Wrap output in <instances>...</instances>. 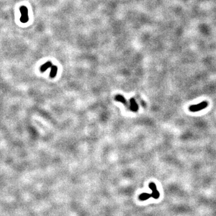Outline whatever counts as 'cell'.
<instances>
[{
    "mask_svg": "<svg viewBox=\"0 0 216 216\" xmlns=\"http://www.w3.org/2000/svg\"><path fill=\"white\" fill-rule=\"evenodd\" d=\"M208 105V103L207 102L203 101L198 105H191L189 107V110L190 111L192 112H199L201 110H203L205 109L206 107H207Z\"/></svg>",
    "mask_w": 216,
    "mask_h": 216,
    "instance_id": "obj_1",
    "label": "cell"
},
{
    "mask_svg": "<svg viewBox=\"0 0 216 216\" xmlns=\"http://www.w3.org/2000/svg\"><path fill=\"white\" fill-rule=\"evenodd\" d=\"M19 10L21 13V16L20 18L21 22L23 24H25L28 22L29 21V16H28V9L25 6H22L19 8Z\"/></svg>",
    "mask_w": 216,
    "mask_h": 216,
    "instance_id": "obj_2",
    "label": "cell"
},
{
    "mask_svg": "<svg viewBox=\"0 0 216 216\" xmlns=\"http://www.w3.org/2000/svg\"><path fill=\"white\" fill-rule=\"evenodd\" d=\"M149 187L152 190V194H151V198L157 199L160 197V193L157 189V186L154 183H150L149 184Z\"/></svg>",
    "mask_w": 216,
    "mask_h": 216,
    "instance_id": "obj_3",
    "label": "cell"
},
{
    "mask_svg": "<svg viewBox=\"0 0 216 216\" xmlns=\"http://www.w3.org/2000/svg\"><path fill=\"white\" fill-rule=\"evenodd\" d=\"M130 106L129 107V109L133 111V112H137L139 109V106L137 105L136 100L133 98H132V99L130 100Z\"/></svg>",
    "mask_w": 216,
    "mask_h": 216,
    "instance_id": "obj_4",
    "label": "cell"
},
{
    "mask_svg": "<svg viewBox=\"0 0 216 216\" xmlns=\"http://www.w3.org/2000/svg\"><path fill=\"white\" fill-rule=\"evenodd\" d=\"M115 99L117 102H121V103H123L124 105H125L126 106H128V104H127V102L126 99L122 95H116L115 98Z\"/></svg>",
    "mask_w": 216,
    "mask_h": 216,
    "instance_id": "obj_5",
    "label": "cell"
},
{
    "mask_svg": "<svg viewBox=\"0 0 216 216\" xmlns=\"http://www.w3.org/2000/svg\"><path fill=\"white\" fill-rule=\"evenodd\" d=\"M52 65L51 61H47L46 63L43 64L40 67V71L42 72H45L49 68H51Z\"/></svg>",
    "mask_w": 216,
    "mask_h": 216,
    "instance_id": "obj_6",
    "label": "cell"
},
{
    "mask_svg": "<svg viewBox=\"0 0 216 216\" xmlns=\"http://www.w3.org/2000/svg\"><path fill=\"white\" fill-rule=\"evenodd\" d=\"M150 198H151V194H149L147 193H143L141 194H140L139 196V199L142 201L148 200Z\"/></svg>",
    "mask_w": 216,
    "mask_h": 216,
    "instance_id": "obj_7",
    "label": "cell"
},
{
    "mask_svg": "<svg viewBox=\"0 0 216 216\" xmlns=\"http://www.w3.org/2000/svg\"><path fill=\"white\" fill-rule=\"evenodd\" d=\"M51 68V70L50 72V77L51 78H54L56 75L57 71H58V67L56 65H52Z\"/></svg>",
    "mask_w": 216,
    "mask_h": 216,
    "instance_id": "obj_8",
    "label": "cell"
}]
</instances>
